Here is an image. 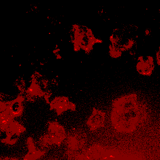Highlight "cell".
Here are the masks:
<instances>
[{
	"label": "cell",
	"mask_w": 160,
	"mask_h": 160,
	"mask_svg": "<svg viewBox=\"0 0 160 160\" xmlns=\"http://www.w3.org/2000/svg\"><path fill=\"white\" fill-rule=\"evenodd\" d=\"M76 136L70 139L69 143V148L72 150H78L81 148L84 143V139H81Z\"/></svg>",
	"instance_id": "7"
},
{
	"label": "cell",
	"mask_w": 160,
	"mask_h": 160,
	"mask_svg": "<svg viewBox=\"0 0 160 160\" xmlns=\"http://www.w3.org/2000/svg\"><path fill=\"white\" fill-rule=\"evenodd\" d=\"M135 104L133 97L124 96L114 101L111 115L112 123L119 132L132 131L135 121Z\"/></svg>",
	"instance_id": "1"
},
{
	"label": "cell",
	"mask_w": 160,
	"mask_h": 160,
	"mask_svg": "<svg viewBox=\"0 0 160 160\" xmlns=\"http://www.w3.org/2000/svg\"><path fill=\"white\" fill-rule=\"evenodd\" d=\"M137 63V67L141 70H149L152 68L153 58L150 56H142L139 57Z\"/></svg>",
	"instance_id": "6"
},
{
	"label": "cell",
	"mask_w": 160,
	"mask_h": 160,
	"mask_svg": "<svg viewBox=\"0 0 160 160\" xmlns=\"http://www.w3.org/2000/svg\"><path fill=\"white\" fill-rule=\"evenodd\" d=\"M49 134L44 138L45 143L49 145H60L65 138V133L63 128L60 126H53L50 127Z\"/></svg>",
	"instance_id": "2"
},
{
	"label": "cell",
	"mask_w": 160,
	"mask_h": 160,
	"mask_svg": "<svg viewBox=\"0 0 160 160\" xmlns=\"http://www.w3.org/2000/svg\"><path fill=\"white\" fill-rule=\"evenodd\" d=\"M156 55L157 61L158 62H160V47L157 52Z\"/></svg>",
	"instance_id": "8"
},
{
	"label": "cell",
	"mask_w": 160,
	"mask_h": 160,
	"mask_svg": "<svg viewBox=\"0 0 160 160\" xmlns=\"http://www.w3.org/2000/svg\"><path fill=\"white\" fill-rule=\"evenodd\" d=\"M85 154L87 160H102L104 152L101 146L96 145L90 147Z\"/></svg>",
	"instance_id": "5"
},
{
	"label": "cell",
	"mask_w": 160,
	"mask_h": 160,
	"mask_svg": "<svg viewBox=\"0 0 160 160\" xmlns=\"http://www.w3.org/2000/svg\"></svg>",
	"instance_id": "10"
},
{
	"label": "cell",
	"mask_w": 160,
	"mask_h": 160,
	"mask_svg": "<svg viewBox=\"0 0 160 160\" xmlns=\"http://www.w3.org/2000/svg\"><path fill=\"white\" fill-rule=\"evenodd\" d=\"M28 151L25 155L24 160H37L41 158L45 152L38 150L33 142L32 138H28L27 140Z\"/></svg>",
	"instance_id": "4"
},
{
	"label": "cell",
	"mask_w": 160,
	"mask_h": 160,
	"mask_svg": "<svg viewBox=\"0 0 160 160\" xmlns=\"http://www.w3.org/2000/svg\"><path fill=\"white\" fill-rule=\"evenodd\" d=\"M104 116V112L93 108L92 114L87 122L90 130H95L98 128L103 127Z\"/></svg>",
	"instance_id": "3"
},
{
	"label": "cell",
	"mask_w": 160,
	"mask_h": 160,
	"mask_svg": "<svg viewBox=\"0 0 160 160\" xmlns=\"http://www.w3.org/2000/svg\"><path fill=\"white\" fill-rule=\"evenodd\" d=\"M2 160H17L16 158L11 157H6L3 158Z\"/></svg>",
	"instance_id": "9"
}]
</instances>
